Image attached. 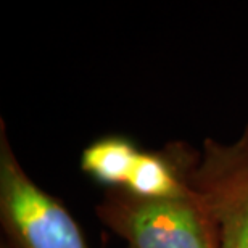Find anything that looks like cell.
<instances>
[{
    "label": "cell",
    "instance_id": "1",
    "mask_svg": "<svg viewBox=\"0 0 248 248\" xmlns=\"http://www.w3.org/2000/svg\"><path fill=\"white\" fill-rule=\"evenodd\" d=\"M97 216L129 248H219L213 213L193 184L182 195L168 198L108 187Z\"/></svg>",
    "mask_w": 248,
    "mask_h": 248
},
{
    "label": "cell",
    "instance_id": "2",
    "mask_svg": "<svg viewBox=\"0 0 248 248\" xmlns=\"http://www.w3.org/2000/svg\"><path fill=\"white\" fill-rule=\"evenodd\" d=\"M0 221L12 248H91L66 208L24 171L3 120L0 121Z\"/></svg>",
    "mask_w": 248,
    "mask_h": 248
},
{
    "label": "cell",
    "instance_id": "3",
    "mask_svg": "<svg viewBox=\"0 0 248 248\" xmlns=\"http://www.w3.org/2000/svg\"><path fill=\"white\" fill-rule=\"evenodd\" d=\"M190 182L208 202L219 248H248V158L235 143L205 140Z\"/></svg>",
    "mask_w": 248,
    "mask_h": 248
},
{
    "label": "cell",
    "instance_id": "4",
    "mask_svg": "<svg viewBox=\"0 0 248 248\" xmlns=\"http://www.w3.org/2000/svg\"><path fill=\"white\" fill-rule=\"evenodd\" d=\"M184 155L143 153L137 156L124 188L148 198L177 197L190 190V177Z\"/></svg>",
    "mask_w": 248,
    "mask_h": 248
},
{
    "label": "cell",
    "instance_id": "5",
    "mask_svg": "<svg viewBox=\"0 0 248 248\" xmlns=\"http://www.w3.org/2000/svg\"><path fill=\"white\" fill-rule=\"evenodd\" d=\"M139 153V148L121 136L103 137L82 152L81 168L108 187H124Z\"/></svg>",
    "mask_w": 248,
    "mask_h": 248
},
{
    "label": "cell",
    "instance_id": "6",
    "mask_svg": "<svg viewBox=\"0 0 248 248\" xmlns=\"http://www.w3.org/2000/svg\"><path fill=\"white\" fill-rule=\"evenodd\" d=\"M235 145L239 147L240 150L244 152V155L248 158V124H247V127H245L244 134H242V137L235 142Z\"/></svg>",
    "mask_w": 248,
    "mask_h": 248
},
{
    "label": "cell",
    "instance_id": "7",
    "mask_svg": "<svg viewBox=\"0 0 248 248\" xmlns=\"http://www.w3.org/2000/svg\"><path fill=\"white\" fill-rule=\"evenodd\" d=\"M2 248H10V247H5V245H2Z\"/></svg>",
    "mask_w": 248,
    "mask_h": 248
}]
</instances>
